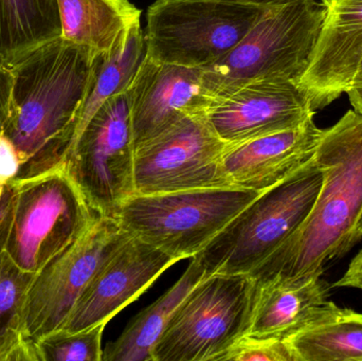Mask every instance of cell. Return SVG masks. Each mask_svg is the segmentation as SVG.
Returning a JSON list of instances; mask_svg holds the SVG:
<instances>
[{
  "mask_svg": "<svg viewBox=\"0 0 362 361\" xmlns=\"http://www.w3.org/2000/svg\"><path fill=\"white\" fill-rule=\"evenodd\" d=\"M99 54L59 36L10 65L11 112L4 133L18 150V179L65 162Z\"/></svg>",
  "mask_w": 362,
  "mask_h": 361,
  "instance_id": "cell-1",
  "label": "cell"
},
{
  "mask_svg": "<svg viewBox=\"0 0 362 361\" xmlns=\"http://www.w3.org/2000/svg\"><path fill=\"white\" fill-rule=\"evenodd\" d=\"M315 159L325 179L302 226L249 273L257 282L306 281L322 277L331 261L355 245L362 212V114L349 110L325 129Z\"/></svg>",
  "mask_w": 362,
  "mask_h": 361,
  "instance_id": "cell-2",
  "label": "cell"
},
{
  "mask_svg": "<svg viewBox=\"0 0 362 361\" xmlns=\"http://www.w3.org/2000/svg\"><path fill=\"white\" fill-rule=\"evenodd\" d=\"M327 14L318 0H274L242 40L216 63L202 68L211 99L257 81L299 85L310 66Z\"/></svg>",
  "mask_w": 362,
  "mask_h": 361,
  "instance_id": "cell-3",
  "label": "cell"
},
{
  "mask_svg": "<svg viewBox=\"0 0 362 361\" xmlns=\"http://www.w3.org/2000/svg\"><path fill=\"white\" fill-rule=\"evenodd\" d=\"M323 179L325 171L314 156L293 175L253 199L192 259L206 276L252 273L305 222Z\"/></svg>",
  "mask_w": 362,
  "mask_h": 361,
  "instance_id": "cell-4",
  "label": "cell"
},
{
  "mask_svg": "<svg viewBox=\"0 0 362 361\" xmlns=\"http://www.w3.org/2000/svg\"><path fill=\"white\" fill-rule=\"evenodd\" d=\"M259 194L232 187L135 194L115 218L129 237L180 261L197 256Z\"/></svg>",
  "mask_w": 362,
  "mask_h": 361,
  "instance_id": "cell-5",
  "label": "cell"
},
{
  "mask_svg": "<svg viewBox=\"0 0 362 361\" xmlns=\"http://www.w3.org/2000/svg\"><path fill=\"white\" fill-rule=\"evenodd\" d=\"M270 4L155 0L146 11V57L183 67H208L244 38Z\"/></svg>",
  "mask_w": 362,
  "mask_h": 361,
  "instance_id": "cell-6",
  "label": "cell"
},
{
  "mask_svg": "<svg viewBox=\"0 0 362 361\" xmlns=\"http://www.w3.org/2000/svg\"><path fill=\"white\" fill-rule=\"evenodd\" d=\"M14 186V213L4 251L23 271L37 273L99 218L64 165L15 180Z\"/></svg>",
  "mask_w": 362,
  "mask_h": 361,
  "instance_id": "cell-7",
  "label": "cell"
},
{
  "mask_svg": "<svg viewBox=\"0 0 362 361\" xmlns=\"http://www.w3.org/2000/svg\"><path fill=\"white\" fill-rule=\"evenodd\" d=\"M257 282L250 275L204 276L181 301L154 361H219L250 326Z\"/></svg>",
  "mask_w": 362,
  "mask_h": 361,
  "instance_id": "cell-8",
  "label": "cell"
},
{
  "mask_svg": "<svg viewBox=\"0 0 362 361\" xmlns=\"http://www.w3.org/2000/svg\"><path fill=\"white\" fill-rule=\"evenodd\" d=\"M69 175L98 215L116 218L136 194L135 144L127 91L108 99L66 157Z\"/></svg>",
  "mask_w": 362,
  "mask_h": 361,
  "instance_id": "cell-9",
  "label": "cell"
},
{
  "mask_svg": "<svg viewBox=\"0 0 362 361\" xmlns=\"http://www.w3.org/2000/svg\"><path fill=\"white\" fill-rule=\"evenodd\" d=\"M129 237L117 218L99 216L84 237L35 273L23 311V338L35 343L61 330L98 271Z\"/></svg>",
  "mask_w": 362,
  "mask_h": 361,
  "instance_id": "cell-10",
  "label": "cell"
},
{
  "mask_svg": "<svg viewBox=\"0 0 362 361\" xmlns=\"http://www.w3.org/2000/svg\"><path fill=\"white\" fill-rule=\"evenodd\" d=\"M227 146L211 126L206 112L181 119L136 146V194L228 188L223 170Z\"/></svg>",
  "mask_w": 362,
  "mask_h": 361,
  "instance_id": "cell-11",
  "label": "cell"
},
{
  "mask_svg": "<svg viewBox=\"0 0 362 361\" xmlns=\"http://www.w3.org/2000/svg\"><path fill=\"white\" fill-rule=\"evenodd\" d=\"M180 261L129 237L104 263L62 326L74 333L107 324Z\"/></svg>",
  "mask_w": 362,
  "mask_h": 361,
  "instance_id": "cell-12",
  "label": "cell"
},
{
  "mask_svg": "<svg viewBox=\"0 0 362 361\" xmlns=\"http://www.w3.org/2000/svg\"><path fill=\"white\" fill-rule=\"evenodd\" d=\"M315 114L305 93L289 81L250 83L215 97L206 110L209 123L227 144L295 129Z\"/></svg>",
  "mask_w": 362,
  "mask_h": 361,
  "instance_id": "cell-13",
  "label": "cell"
},
{
  "mask_svg": "<svg viewBox=\"0 0 362 361\" xmlns=\"http://www.w3.org/2000/svg\"><path fill=\"white\" fill-rule=\"evenodd\" d=\"M135 148L192 114L206 112L212 99L202 68L160 63L144 57L127 89Z\"/></svg>",
  "mask_w": 362,
  "mask_h": 361,
  "instance_id": "cell-14",
  "label": "cell"
},
{
  "mask_svg": "<svg viewBox=\"0 0 362 361\" xmlns=\"http://www.w3.org/2000/svg\"><path fill=\"white\" fill-rule=\"evenodd\" d=\"M362 57V0H331L310 66L299 82L313 110L348 93Z\"/></svg>",
  "mask_w": 362,
  "mask_h": 361,
  "instance_id": "cell-15",
  "label": "cell"
},
{
  "mask_svg": "<svg viewBox=\"0 0 362 361\" xmlns=\"http://www.w3.org/2000/svg\"><path fill=\"white\" fill-rule=\"evenodd\" d=\"M323 131L310 118L295 129L228 144L223 155L228 184L257 193L269 190L314 158Z\"/></svg>",
  "mask_w": 362,
  "mask_h": 361,
  "instance_id": "cell-16",
  "label": "cell"
},
{
  "mask_svg": "<svg viewBox=\"0 0 362 361\" xmlns=\"http://www.w3.org/2000/svg\"><path fill=\"white\" fill-rule=\"evenodd\" d=\"M257 282V281H255ZM331 286L321 277L306 281L257 282L248 336L287 339L335 311Z\"/></svg>",
  "mask_w": 362,
  "mask_h": 361,
  "instance_id": "cell-17",
  "label": "cell"
},
{
  "mask_svg": "<svg viewBox=\"0 0 362 361\" xmlns=\"http://www.w3.org/2000/svg\"><path fill=\"white\" fill-rule=\"evenodd\" d=\"M57 4L62 37L97 54L110 52L141 17V10L129 0H57Z\"/></svg>",
  "mask_w": 362,
  "mask_h": 361,
  "instance_id": "cell-18",
  "label": "cell"
},
{
  "mask_svg": "<svg viewBox=\"0 0 362 361\" xmlns=\"http://www.w3.org/2000/svg\"><path fill=\"white\" fill-rule=\"evenodd\" d=\"M206 276L192 259L180 280L158 300L138 314L122 334L106 345L103 361H154V349L181 301Z\"/></svg>",
  "mask_w": 362,
  "mask_h": 361,
  "instance_id": "cell-19",
  "label": "cell"
},
{
  "mask_svg": "<svg viewBox=\"0 0 362 361\" xmlns=\"http://www.w3.org/2000/svg\"><path fill=\"white\" fill-rule=\"evenodd\" d=\"M144 57V31L139 19L123 32L110 52L98 57L88 91L78 112L71 146L99 108L110 97L127 91Z\"/></svg>",
  "mask_w": 362,
  "mask_h": 361,
  "instance_id": "cell-20",
  "label": "cell"
},
{
  "mask_svg": "<svg viewBox=\"0 0 362 361\" xmlns=\"http://www.w3.org/2000/svg\"><path fill=\"white\" fill-rule=\"evenodd\" d=\"M61 35L57 0H0V59L8 66Z\"/></svg>",
  "mask_w": 362,
  "mask_h": 361,
  "instance_id": "cell-21",
  "label": "cell"
},
{
  "mask_svg": "<svg viewBox=\"0 0 362 361\" xmlns=\"http://www.w3.org/2000/svg\"><path fill=\"white\" fill-rule=\"evenodd\" d=\"M286 341L297 361H362V314L337 307Z\"/></svg>",
  "mask_w": 362,
  "mask_h": 361,
  "instance_id": "cell-22",
  "label": "cell"
},
{
  "mask_svg": "<svg viewBox=\"0 0 362 361\" xmlns=\"http://www.w3.org/2000/svg\"><path fill=\"white\" fill-rule=\"evenodd\" d=\"M35 273L0 254V361H21L32 343L23 336V311Z\"/></svg>",
  "mask_w": 362,
  "mask_h": 361,
  "instance_id": "cell-23",
  "label": "cell"
},
{
  "mask_svg": "<svg viewBox=\"0 0 362 361\" xmlns=\"http://www.w3.org/2000/svg\"><path fill=\"white\" fill-rule=\"evenodd\" d=\"M105 324L80 332L57 331L35 343L38 361H103Z\"/></svg>",
  "mask_w": 362,
  "mask_h": 361,
  "instance_id": "cell-24",
  "label": "cell"
},
{
  "mask_svg": "<svg viewBox=\"0 0 362 361\" xmlns=\"http://www.w3.org/2000/svg\"><path fill=\"white\" fill-rule=\"evenodd\" d=\"M219 361H297L286 339L245 335Z\"/></svg>",
  "mask_w": 362,
  "mask_h": 361,
  "instance_id": "cell-25",
  "label": "cell"
},
{
  "mask_svg": "<svg viewBox=\"0 0 362 361\" xmlns=\"http://www.w3.org/2000/svg\"><path fill=\"white\" fill-rule=\"evenodd\" d=\"M21 171V160L12 140L0 131V184H12L18 179Z\"/></svg>",
  "mask_w": 362,
  "mask_h": 361,
  "instance_id": "cell-26",
  "label": "cell"
},
{
  "mask_svg": "<svg viewBox=\"0 0 362 361\" xmlns=\"http://www.w3.org/2000/svg\"><path fill=\"white\" fill-rule=\"evenodd\" d=\"M14 182L6 186L0 184V254L6 249L14 213Z\"/></svg>",
  "mask_w": 362,
  "mask_h": 361,
  "instance_id": "cell-27",
  "label": "cell"
},
{
  "mask_svg": "<svg viewBox=\"0 0 362 361\" xmlns=\"http://www.w3.org/2000/svg\"><path fill=\"white\" fill-rule=\"evenodd\" d=\"M13 74L11 67L0 59V131H4L11 112Z\"/></svg>",
  "mask_w": 362,
  "mask_h": 361,
  "instance_id": "cell-28",
  "label": "cell"
},
{
  "mask_svg": "<svg viewBox=\"0 0 362 361\" xmlns=\"http://www.w3.org/2000/svg\"><path fill=\"white\" fill-rule=\"evenodd\" d=\"M333 288H357L362 292V248L349 265L348 271Z\"/></svg>",
  "mask_w": 362,
  "mask_h": 361,
  "instance_id": "cell-29",
  "label": "cell"
},
{
  "mask_svg": "<svg viewBox=\"0 0 362 361\" xmlns=\"http://www.w3.org/2000/svg\"><path fill=\"white\" fill-rule=\"evenodd\" d=\"M346 93L349 95L353 108L362 114V87L351 88Z\"/></svg>",
  "mask_w": 362,
  "mask_h": 361,
  "instance_id": "cell-30",
  "label": "cell"
},
{
  "mask_svg": "<svg viewBox=\"0 0 362 361\" xmlns=\"http://www.w3.org/2000/svg\"><path fill=\"white\" fill-rule=\"evenodd\" d=\"M357 87H362V57L361 61H359L356 70H355L352 84H351V88H357ZM350 89H349V90H350Z\"/></svg>",
  "mask_w": 362,
  "mask_h": 361,
  "instance_id": "cell-31",
  "label": "cell"
},
{
  "mask_svg": "<svg viewBox=\"0 0 362 361\" xmlns=\"http://www.w3.org/2000/svg\"><path fill=\"white\" fill-rule=\"evenodd\" d=\"M362 237V212L361 218H359L358 223H357L356 230H355V241L358 243Z\"/></svg>",
  "mask_w": 362,
  "mask_h": 361,
  "instance_id": "cell-32",
  "label": "cell"
},
{
  "mask_svg": "<svg viewBox=\"0 0 362 361\" xmlns=\"http://www.w3.org/2000/svg\"><path fill=\"white\" fill-rule=\"evenodd\" d=\"M242 1L257 2V4H269V2H272L274 0H242Z\"/></svg>",
  "mask_w": 362,
  "mask_h": 361,
  "instance_id": "cell-33",
  "label": "cell"
},
{
  "mask_svg": "<svg viewBox=\"0 0 362 361\" xmlns=\"http://www.w3.org/2000/svg\"><path fill=\"white\" fill-rule=\"evenodd\" d=\"M321 2H322L323 4H325V6H327V4H329V1H331V0H320Z\"/></svg>",
  "mask_w": 362,
  "mask_h": 361,
  "instance_id": "cell-34",
  "label": "cell"
}]
</instances>
